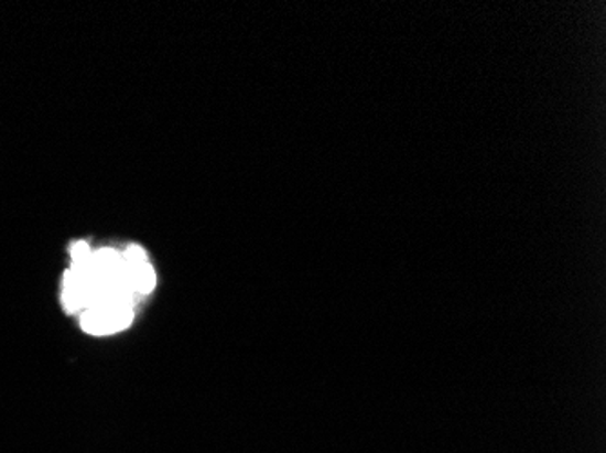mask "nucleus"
I'll list each match as a JSON object with an SVG mask.
<instances>
[{
    "label": "nucleus",
    "mask_w": 606,
    "mask_h": 453,
    "mask_svg": "<svg viewBox=\"0 0 606 453\" xmlns=\"http://www.w3.org/2000/svg\"><path fill=\"white\" fill-rule=\"evenodd\" d=\"M133 305H100L83 312L80 325L93 336H108L123 331L133 323Z\"/></svg>",
    "instance_id": "obj_1"
}]
</instances>
